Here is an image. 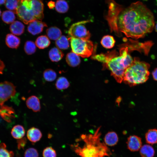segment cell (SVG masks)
Wrapping results in <instances>:
<instances>
[{
    "mask_svg": "<svg viewBox=\"0 0 157 157\" xmlns=\"http://www.w3.org/2000/svg\"><path fill=\"white\" fill-rule=\"evenodd\" d=\"M156 3H157V0H156Z\"/></svg>",
    "mask_w": 157,
    "mask_h": 157,
    "instance_id": "cell-43",
    "label": "cell"
},
{
    "mask_svg": "<svg viewBox=\"0 0 157 157\" xmlns=\"http://www.w3.org/2000/svg\"><path fill=\"white\" fill-rule=\"evenodd\" d=\"M126 144L128 149L130 151H138L142 146L141 138L136 135L130 136L127 139Z\"/></svg>",
    "mask_w": 157,
    "mask_h": 157,
    "instance_id": "cell-10",
    "label": "cell"
},
{
    "mask_svg": "<svg viewBox=\"0 0 157 157\" xmlns=\"http://www.w3.org/2000/svg\"><path fill=\"white\" fill-rule=\"evenodd\" d=\"M14 13L13 12L10 10L4 11L1 15L2 20L7 24L12 23L15 21L16 18Z\"/></svg>",
    "mask_w": 157,
    "mask_h": 157,
    "instance_id": "cell-26",
    "label": "cell"
},
{
    "mask_svg": "<svg viewBox=\"0 0 157 157\" xmlns=\"http://www.w3.org/2000/svg\"><path fill=\"white\" fill-rule=\"evenodd\" d=\"M11 134L15 139H19L23 138L25 134V130L22 125H17L14 126L12 129Z\"/></svg>",
    "mask_w": 157,
    "mask_h": 157,
    "instance_id": "cell-21",
    "label": "cell"
},
{
    "mask_svg": "<svg viewBox=\"0 0 157 157\" xmlns=\"http://www.w3.org/2000/svg\"><path fill=\"white\" fill-rule=\"evenodd\" d=\"M140 153L142 157H153L155 154V151L151 146L144 144L140 148Z\"/></svg>",
    "mask_w": 157,
    "mask_h": 157,
    "instance_id": "cell-22",
    "label": "cell"
},
{
    "mask_svg": "<svg viewBox=\"0 0 157 157\" xmlns=\"http://www.w3.org/2000/svg\"><path fill=\"white\" fill-rule=\"evenodd\" d=\"M27 27L28 31L35 35L41 33L44 28L47 27V24L41 20H36L30 22Z\"/></svg>",
    "mask_w": 157,
    "mask_h": 157,
    "instance_id": "cell-9",
    "label": "cell"
},
{
    "mask_svg": "<svg viewBox=\"0 0 157 157\" xmlns=\"http://www.w3.org/2000/svg\"><path fill=\"white\" fill-rule=\"evenodd\" d=\"M6 0H0V5H2L5 3Z\"/></svg>",
    "mask_w": 157,
    "mask_h": 157,
    "instance_id": "cell-39",
    "label": "cell"
},
{
    "mask_svg": "<svg viewBox=\"0 0 157 157\" xmlns=\"http://www.w3.org/2000/svg\"><path fill=\"white\" fill-rule=\"evenodd\" d=\"M35 44L31 41H27L25 43L24 50L28 55H31L34 53L36 50Z\"/></svg>",
    "mask_w": 157,
    "mask_h": 157,
    "instance_id": "cell-30",
    "label": "cell"
},
{
    "mask_svg": "<svg viewBox=\"0 0 157 157\" xmlns=\"http://www.w3.org/2000/svg\"><path fill=\"white\" fill-rule=\"evenodd\" d=\"M155 29L156 31L157 32V23L156 24L155 26Z\"/></svg>",
    "mask_w": 157,
    "mask_h": 157,
    "instance_id": "cell-40",
    "label": "cell"
},
{
    "mask_svg": "<svg viewBox=\"0 0 157 157\" xmlns=\"http://www.w3.org/2000/svg\"><path fill=\"white\" fill-rule=\"evenodd\" d=\"M25 26L22 23L18 21H16L11 23L10 29L13 34L19 35L24 32Z\"/></svg>",
    "mask_w": 157,
    "mask_h": 157,
    "instance_id": "cell-15",
    "label": "cell"
},
{
    "mask_svg": "<svg viewBox=\"0 0 157 157\" xmlns=\"http://www.w3.org/2000/svg\"><path fill=\"white\" fill-rule=\"evenodd\" d=\"M43 157H56L57 154L55 149L51 147L45 148L42 152Z\"/></svg>",
    "mask_w": 157,
    "mask_h": 157,
    "instance_id": "cell-33",
    "label": "cell"
},
{
    "mask_svg": "<svg viewBox=\"0 0 157 157\" xmlns=\"http://www.w3.org/2000/svg\"><path fill=\"white\" fill-rule=\"evenodd\" d=\"M68 39L70 43L73 52L83 58L90 56L93 51L92 42L89 40H84L69 37Z\"/></svg>",
    "mask_w": 157,
    "mask_h": 157,
    "instance_id": "cell-6",
    "label": "cell"
},
{
    "mask_svg": "<svg viewBox=\"0 0 157 157\" xmlns=\"http://www.w3.org/2000/svg\"><path fill=\"white\" fill-rule=\"evenodd\" d=\"M90 21L89 20L83 21L72 24L68 31L69 37L89 40L90 36V33L87 29L85 24Z\"/></svg>",
    "mask_w": 157,
    "mask_h": 157,
    "instance_id": "cell-7",
    "label": "cell"
},
{
    "mask_svg": "<svg viewBox=\"0 0 157 157\" xmlns=\"http://www.w3.org/2000/svg\"><path fill=\"white\" fill-rule=\"evenodd\" d=\"M14 155L13 151H9L6 149L4 143L0 144V157H13Z\"/></svg>",
    "mask_w": 157,
    "mask_h": 157,
    "instance_id": "cell-32",
    "label": "cell"
},
{
    "mask_svg": "<svg viewBox=\"0 0 157 157\" xmlns=\"http://www.w3.org/2000/svg\"><path fill=\"white\" fill-rule=\"evenodd\" d=\"M1 10L0 9V16L1 15Z\"/></svg>",
    "mask_w": 157,
    "mask_h": 157,
    "instance_id": "cell-41",
    "label": "cell"
},
{
    "mask_svg": "<svg viewBox=\"0 0 157 157\" xmlns=\"http://www.w3.org/2000/svg\"><path fill=\"white\" fill-rule=\"evenodd\" d=\"M66 60L67 64L72 67L77 66L81 62L79 56L73 52H69L67 54Z\"/></svg>",
    "mask_w": 157,
    "mask_h": 157,
    "instance_id": "cell-17",
    "label": "cell"
},
{
    "mask_svg": "<svg viewBox=\"0 0 157 157\" xmlns=\"http://www.w3.org/2000/svg\"><path fill=\"white\" fill-rule=\"evenodd\" d=\"M69 40L65 35H61L55 42L58 48L63 50L67 49L69 47Z\"/></svg>",
    "mask_w": 157,
    "mask_h": 157,
    "instance_id": "cell-27",
    "label": "cell"
},
{
    "mask_svg": "<svg viewBox=\"0 0 157 157\" xmlns=\"http://www.w3.org/2000/svg\"><path fill=\"white\" fill-rule=\"evenodd\" d=\"M101 127H99L93 134H82L80 137L83 146L78 144L71 145L75 152L80 157H105L111 154L107 146L101 142Z\"/></svg>",
    "mask_w": 157,
    "mask_h": 157,
    "instance_id": "cell-3",
    "label": "cell"
},
{
    "mask_svg": "<svg viewBox=\"0 0 157 157\" xmlns=\"http://www.w3.org/2000/svg\"><path fill=\"white\" fill-rule=\"evenodd\" d=\"M69 85L70 84L67 79L63 76L58 78L55 83L56 88L60 90L66 89Z\"/></svg>",
    "mask_w": 157,
    "mask_h": 157,
    "instance_id": "cell-28",
    "label": "cell"
},
{
    "mask_svg": "<svg viewBox=\"0 0 157 157\" xmlns=\"http://www.w3.org/2000/svg\"><path fill=\"white\" fill-rule=\"evenodd\" d=\"M5 65L3 62L0 59V74H2Z\"/></svg>",
    "mask_w": 157,
    "mask_h": 157,
    "instance_id": "cell-37",
    "label": "cell"
},
{
    "mask_svg": "<svg viewBox=\"0 0 157 157\" xmlns=\"http://www.w3.org/2000/svg\"><path fill=\"white\" fill-rule=\"evenodd\" d=\"M15 112L13 108L6 106H1L0 107V115L4 120L10 122L15 117Z\"/></svg>",
    "mask_w": 157,
    "mask_h": 157,
    "instance_id": "cell-11",
    "label": "cell"
},
{
    "mask_svg": "<svg viewBox=\"0 0 157 157\" xmlns=\"http://www.w3.org/2000/svg\"><path fill=\"white\" fill-rule=\"evenodd\" d=\"M115 43V40L112 36L106 35L102 38L101 43L102 45L104 48L111 49L113 48Z\"/></svg>",
    "mask_w": 157,
    "mask_h": 157,
    "instance_id": "cell-25",
    "label": "cell"
},
{
    "mask_svg": "<svg viewBox=\"0 0 157 157\" xmlns=\"http://www.w3.org/2000/svg\"><path fill=\"white\" fill-rule=\"evenodd\" d=\"M6 43L9 48L17 49L19 47L20 43V38L12 34H8L6 35Z\"/></svg>",
    "mask_w": 157,
    "mask_h": 157,
    "instance_id": "cell-14",
    "label": "cell"
},
{
    "mask_svg": "<svg viewBox=\"0 0 157 157\" xmlns=\"http://www.w3.org/2000/svg\"><path fill=\"white\" fill-rule=\"evenodd\" d=\"M152 75L154 79L157 81V68L155 69L152 72Z\"/></svg>",
    "mask_w": 157,
    "mask_h": 157,
    "instance_id": "cell-38",
    "label": "cell"
},
{
    "mask_svg": "<svg viewBox=\"0 0 157 157\" xmlns=\"http://www.w3.org/2000/svg\"><path fill=\"white\" fill-rule=\"evenodd\" d=\"M39 154L37 149L33 148H30L25 151L24 157H38Z\"/></svg>",
    "mask_w": 157,
    "mask_h": 157,
    "instance_id": "cell-34",
    "label": "cell"
},
{
    "mask_svg": "<svg viewBox=\"0 0 157 157\" xmlns=\"http://www.w3.org/2000/svg\"><path fill=\"white\" fill-rule=\"evenodd\" d=\"M63 53L58 48L53 47L49 51V56L50 60L52 62H58L63 57Z\"/></svg>",
    "mask_w": 157,
    "mask_h": 157,
    "instance_id": "cell-18",
    "label": "cell"
},
{
    "mask_svg": "<svg viewBox=\"0 0 157 157\" xmlns=\"http://www.w3.org/2000/svg\"><path fill=\"white\" fill-rule=\"evenodd\" d=\"M43 76L46 81L51 82L56 79L57 77V74L53 70L48 69L45 70L43 72Z\"/></svg>",
    "mask_w": 157,
    "mask_h": 157,
    "instance_id": "cell-29",
    "label": "cell"
},
{
    "mask_svg": "<svg viewBox=\"0 0 157 157\" xmlns=\"http://www.w3.org/2000/svg\"><path fill=\"white\" fill-rule=\"evenodd\" d=\"M16 92V87L12 83L8 81L0 83V105L14 96Z\"/></svg>",
    "mask_w": 157,
    "mask_h": 157,
    "instance_id": "cell-8",
    "label": "cell"
},
{
    "mask_svg": "<svg viewBox=\"0 0 157 157\" xmlns=\"http://www.w3.org/2000/svg\"><path fill=\"white\" fill-rule=\"evenodd\" d=\"M27 107L33 112H36L40 111L41 106L40 101L36 96H31L29 97L26 101Z\"/></svg>",
    "mask_w": 157,
    "mask_h": 157,
    "instance_id": "cell-12",
    "label": "cell"
},
{
    "mask_svg": "<svg viewBox=\"0 0 157 157\" xmlns=\"http://www.w3.org/2000/svg\"><path fill=\"white\" fill-rule=\"evenodd\" d=\"M26 143V138H22L17 141L18 148L20 149H23Z\"/></svg>",
    "mask_w": 157,
    "mask_h": 157,
    "instance_id": "cell-35",
    "label": "cell"
},
{
    "mask_svg": "<svg viewBox=\"0 0 157 157\" xmlns=\"http://www.w3.org/2000/svg\"><path fill=\"white\" fill-rule=\"evenodd\" d=\"M42 136V133L38 129L32 127L29 129L27 133V137L29 140L33 143L39 141Z\"/></svg>",
    "mask_w": 157,
    "mask_h": 157,
    "instance_id": "cell-13",
    "label": "cell"
},
{
    "mask_svg": "<svg viewBox=\"0 0 157 157\" xmlns=\"http://www.w3.org/2000/svg\"><path fill=\"white\" fill-rule=\"evenodd\" d=\"M55 8L56 10L60 13H65L69 9V6L67 2L65 0H58L55 3Z\"/></svg>",
    "mask_w": 157,
    "mask_h": 157,
    "instance_id": "cell-24",
    "label": "cell"
},
{
    "mask_svg": "<svg viewBox=\"0 0 157 157\" xmlns=\"http://www.w3.org/2000/svg\"><path fill=\"white\" fill-rule=\"evenodd\" d=\"M55 3L54 2L50 1L47 4L48 7L50 9L54 8L55 7Z\"/></svg>",
    "mask_w": 157,
    "mask_h": 157,
    "instance_id": "cell-36",
    "label": "cell"
},
{
    "mask_svg": "<svg viewBox=\"0 0 157 157\" xmlns=\"http://www.w3.org/2000/svg\"><path fill=\"white\" fill-rule=\"evenodd\" d=\"M50 43L48 37L45 35H42L37 38L35 44L39 48L44 49L48 47L50 44Z\"/></svg>",
    "mask_w": 157,
    "mask_h": 157,
    "instance_id": "cell-23",
    "label": "cell"
},
{
    "mask_svg": "<svg viewBox=\"0 0 157 157\" xmlns=\"http://www.w3.org/2000/svg\"><path fill=\"white\" fill-rule=\"evenodd\" d=\"M130 50L126 45L121 48L119 54L115 51L106 54L94 56V59L104 63V66L111 71V75L119 83L123 81L125 72L132 63L133 59L129 53Z\"/></svg>",
    "mask_w": 157,
    "mask_h": 157,
    "instance_id": "cell-2",
    "label": "cell"
},
{
    "mask_svg": "<svg viewBox=\"0 0 157 157\" xmlns=\"http://www.w3.org/2000/svg\"><path fill=\"white\" fill-rule=\"evenodd\" d=\"M150 67L148 63L134 58L132 63L125 72L123 81L131 87L146 82L149 75Z\"/></svg>",
    "mask_w": 157,
    "mask_h": 157,
    "instance_id": "cell-5",
    "label": "cell"
},
{
    "mask_svg": "<svg viewBox=\"0 0 157 157\" xmlns=\"http://www.w3.org/2000/svg\"><path fill=\"white\" fill-rule=\"evenodd\" d=\"M16 14L19 19L26 24L43 18L44 5L42 0H17Z\"/></svg>",
    "mask_w": 157,
    "mask_h": 157,
    "instance_id": "cell-4",
    "label": "cell"
},
{
    "mask_svg": "<svg viewBox=\"0 0 157 157\" xmlns=\"http://www.w3.org/2000/svg\"><path fill=\"white\" fill-rule=\"evenodd\" d=\"M48 37L51 40H56L61 36L62 32L56 26H51L46 30Z\"/></svg>",
    "mask_w": 157,
    "mask_h": 157,
    "instance_id": "cell-19",
    "label": "cell"
},
{
    "mask_svg": "<svg viewBox=\"0 0 157 157\" xmlns=\"http://www.w3.org/2000/svg\"><path fill=\"white\" fill-rule=\"evenodd\" d=\"M118 141L117 134L114 131L108 132L104 138V143L106 145L113 146L116 144Z\"/></svg>",
    "mask_w": 157,
    "mask_h": 157,
    "instance_id": "cell-16",
    "label": "cell"
},
{
    "mask_svg": "<svg viewBox=\"0 0 157 157\" xmlns=\"http://www.w3.org/2000/svg\"><path fill=\"white\" fill-rule=\"evenodd\" d=\"M145 138L146 142L149 144H153L157 143V129L149 130L146 133Z\"/></svg>",
    "mask_w": 157,
    "mask_h": 157,
    "instance_id": "cell-20",
    "label": "cell"
},
{
    "mask_svg": "<svg viewBox=\"0 0 157 157\" xmlns=\"http://www.w3.org/2000/svg\"><path fill=\"white\" fill-rule=\"evenodd\" d=\"M5 6L7 9L16 14L18 7V1L17 0H6Z\"/></svg>",
    "mask_w": 157,
    "mask_h": 157,
    "instance_id": "cell-31",
    "label": "cell"
},
{
    "mask_svg": "<svg viewBox=\"0 0 157 157\" xmlns=\"http://www.w3.org/2000/svg\"><path fill=\"white\" fill-rule=\"evenodd\" d=\"M114 18L119 33L128 37L138 39L152 31L154 24V15L142 2L138 1L124 8L117 3Z\"/></svg>",
    "mask_w": 157,
    "mask_h": 157,
    "instance_id": "cell-1",
    "label": "cell"
},
{
    "mask_svg": "<svg viewBox=\"0 0 157 157\" xmlns=\"http://www.w3.org/2000/svg\"><path fill=\"white\" fill-rule=\"evenodd\" d=\"M1 119L0 117V122L1 121Z\"/></svg>",
    "mask_w": 157,
    "mask_h": 157,
    "instance_id": "cell-42",
    "label": "cell"
}]
</instances>
